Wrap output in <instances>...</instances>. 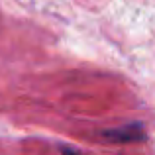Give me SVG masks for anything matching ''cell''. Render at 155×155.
Listing matches in <instances>:
<instances>
[{"mask_svg": "<svg viewBox=\"0 0 155 155\" xmlns=\"http://www.w3.org/2000/svg\"><path fill=\"white\" fill-rule=\"evenodd\" d=\"M63 153H65V155H83V153H77V151H73V149H67V147L63 149Z\"/></svg>", "mask_w": 155, "mask_h": 155, "instance_id": "2", "label": "cell"}, {"mask_svg": "<svg viewBox=\"0 0 155 155\" xmlns=\"http://www.w3.org/2000/svg\"><path fill=\"white\" fill-rule=\"evenodd\" d=\"M102 136L110 141H118V143H137V141H145L147 134H145V126L140 122L134 124H126L120 128H112L102 132Z\"/></svg>", "mask_w": 155, "mask_h": 155, "instance_id": "1", "label": "cell"}]
</instances>
